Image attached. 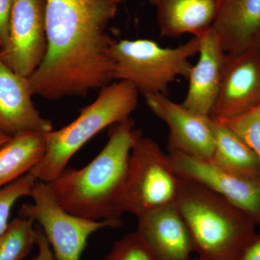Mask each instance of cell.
I'll return each instance as SVG.
<instances>
[{"label":"cell","instance_id":"obj_1","mask_svg":"<svg viewBox=\"0 0 260 260\" xmlns=\"http://www.w3.org/2000/svg\"><path fill=\"white\" fill-rule=\"evenodd\" d=\"M123 0H47V50L28 77L32 95L84 97L111 83L114 39L108 25Z\"/></svg>","mask_w":260,"mask_h":260},{"label":"cell","instance_id":"obj_2","mask_svg":"<svg viewBox=\"0 0 260 260\" xmlns=\"http://www.w3.org/2000/svg\"><path fill=\"white\" fill-rule=\"evenodd\" d=\"M141 131L131 118L109 127L105 147L88 165L68 168L48 183L67 211L93 220H121L119 199L132 148Z\"/></svg>","mask_w":260,"mask_h":260},{"label":"cell","instance_id":"obj_3","mask_svg":"<svg viewBox=\"0 0 260 260\" xmlns=\"http://www.w3.org/2000/svg\"><path fill=\"white\" fill-rule=\"evenodd\" d=\"M179 177L175 204L191 233L199 257L235 260L256 234L254 220L209 188Z\"/></svg>","mask_w":260,"mask_h":260},{"label":"cell","instance_id":"obj_4","mask_svg":"<svg viewBox=\"0 0 260 260\" xmlns=\"http://www.w3.org/2000/svg\"><path fill=\"white\" fill-rule=\"evenodd\" d=\"M138 94L131 83L124 80L102 88L97 99L83 108L73 122L44 134L45 154L30 172L38 181L54 180L68 167L73 155L95 135L129 119L138 105Z\"/></svg>","mask_w":260,"mask_h":260},{"label":"cell","instance_id":"obj_5","mask_svg":"<svg viewBox=\"0 0 260 260\" xmlns=\"http://www.w3.org/2000/svg\"><path fill=\"white\" fill-rule=\"evenodd\" d=\"M200 43V38L194 37L179 47L164 48L149 39H114L110 47L113 79L129 82L143 95H168L176 78L187 79L192 67L189 59L199 52Z\"/></svg>","mask_w":260,"mask_h":260},{"label":"cell","instance_id":"obj_6","mask_svg":"<svg viewBox=\"0 0 260 260\" xmlns=\"http://www.w3.org/2000/svg\"><path fill=\"white\" fill-rule=\"evenodd\" d=\"M179 177L174 172L168 154L154 140L137 137L119 199L121 214L137 218L175 203Z\"/></svg>","mask_w":260,"mask_h":260},{"label":"cell","instance_id":"obj_7","mask_svg":"<svg viewBox=\"0 0 260 260\" xmlns=\"http://www.w3.org/2000/svg\"><path fill=\"white\" fill-rule=\"evenodd\" d=\"M20 216L40 225L56 260H80L89 238L107 228H118L121 220H93L69 213L61 206L48 183L37 181Z\"/></svg>","mask_w":260,"mask_h":260},{"label":"cell","instance_id":"obj_8","mask_svg":"<svg viewBox=\"0 0 260 260\" xmlns=\"http://www.w3.org/2000/svg\"><path fill=\"white\" fill-rule=\"evenodd\" d=\"M177 176L203 184L247 214L260 226V178L247 177L219 167L210 160L169 152Z\"/></svg>","mask_w":260,"mask_h":260},{"label":"cell","instance_id":"obj_9","mask_svg":"<svg viewBox=\"0 0 260 260\" xmlns=\"http://www.w3.org/2000/svg\"><path fill=\"white\" fill-rule=\"evenodd\" d=\"M46 7L47 0H14L9 47L0 52V58L25 78L39 68L47 53Z\"/></svg>","mask_w":260,"mask_h":260},{"label":"cell","instance_id":"obj_10","mask_svg":"<svg viewBox=\"0 0 260 260\" xmlns=\"http://www.w3.org/2000/svg\"><path fill=\"white\" fill-rule=\"evenodd\" d=\"M260 104V54L252 47L227 54L218 99L210 118L223 121Z\"/></svg>","mask_w":260,"mask_h":260},{"label":"cell","instance_id":"obj_11","mask_svg":"<svg viewBox=\"0 0 260 260\" xmlns=\"http://www.w3.org/2000/svg\"><path fill=\"white\" fill-rule=\"evenodd\" d=\"M147 105L169 126V152L210 160L215 147L213 121L162 94L144 95Z\"/></svg>","mask_w":260,"mask_h":260},{"label":"cell","instance_id":"obj_12","mask_svg":"<svg viewBox=\"0 0 260 260\" xmlns=\"http://www.w3.org/2000/svg\"><path fill=\"white\" fill-rule=\"evenodd\" d=\"M138 218V235L155 260H191L194 242L175 203Z\"/></svg>","mask_w":260,"mask_h":260},{"label":"cell","instance_id":"obj_13","mask_svg":"<svg viewBox=\"0 0 260 260\" xmlns=\"http://www.w3.org/2000/svg\"><path fill=\"white\" fill-rule=\"evenodd\" d=\"M28 78L17 74L0 58V130L10 137L53 130L31 100Z\"/></svg>","mask_w":260,"mask_h":260},{"label":"cell","instance_id":"obj_14","mask_svg":"<svg viewBox=\"0 0 260 260\" xmlns=\"http://www.w3.org/2000/svg\"><path fill=\"white\" fill-rule=\"evenodd\" d=\"M199 38V59L191 67L182 104L195 114L210 117L220 91L226 52L212 27Z\"/></svg>","mask_w":260,"mask_h":260},{"label":"cell","instance_id":"obj_15","mask_svg":"<svg viewBox=\"0 0 260 260\" xmlns=\"http://www.w3.org/2000/svg\"><path fill=\"white\" fill-rule=\"evenodd\" d=\"M212 28L227 54L254 47L260 32V0H219Z\"/></svg>","mask_w":260,"mask_h":260},{"label":"cell","instance_id":"obj_16","mask_svg":"<svg viewBox=\"0 0 260 260\" xmlns=\"http://www.w3.org/2000/svg\"><path fill=\"white\" fill-rule=\"evenodd\" d=\"M219 0H158L157 21L160 37L191 34L200 37L213 26Z\"/></svg>","mask_w":260,"mask_h":260},{"label":"cell","instance_id":"obj_17","mask_svg":"<svg viewBox=\"0 0 260 260\" xmlns=\"http://www.w3.org/2000/svg\"><path fill=\"white\" fill-rule=\"evenodd\" d=\"M212 121L215 147L210 160L227 170L247 177L260 178V159L254 150L224 123Z\"/></svg>","mask_w":260,"mask_h":260},{"label":"cell","instance_id":"obj_18","mask_svg":"<svg viewBox=\"0 0 260 260\" xmlns=\"http://www.w3.org/2000/svg\"><path fill=\"white\" fill-rule=\"evenodd\" d=\"M46 151L44 134L27 133L13 137L0 148V189L30 172Z\"/></svg>","mask_w":260,"mask_h":260},{"label":"cell","instance_id":"obj_19","mask_svg":"<svg viewBox=\"0 0 260 260\" xmlns=\"http://www.w3.org/2000/svg\"><path fill=\"white\" fill-rule=\"evenodd\" d=\"M37 244V229L32 219H13L0 236V260H22Z\"/></svg>","mask_w":260,"mask_h":260},{"label":"cell","instance_id":"obj_20","mask_svg":"<svg viewBox=\"0 0 260 260\" xmlns=\"http://www.w3.org/2000/svg\"><path fill=\"white\" fill-rule=\"evenodd\" d=\"M37 179L30 172L24 174L0 189V236L9 224L10 213L15 203L24 197H30Z\"/></svg>","mask_w":260,"mask_h":260},{"label":"cell","instance_id":"obj_21","mask_svg":"<svg viewBox=\"0 0 260 260\" xmlns=\"http://www.w3.org/2000/svg\"><path fill=\"white\" fill-rule=\"evenodd\" d=\"M220 122L240 135L260 159V104L241 115Z\"/></svg>","mask_w":260,"mask_h":260},{"label":"cell","instance_id":"obj_22","mask_svg":"<svg viewBox=\"0 0 260 260\" xmlns=\"http://www.w3.org/2000/svg\"><path fill=\"white\" fill-rule=\"evenodd\" d=\"M104 260H155L137 232L116 241Z\"/></svg>","mask_w":260,"mask_h":260},{"label":"cell","instance_id":"obj_23","mask_svg":"<svg viewBox=\"0 0 260 260\" xmlns=\"http://www.w3.org/2000/svg\"><path fill=\"white\" fill-rule=\"evenodd\" d=\"M14 0H0V52L8 49L10 44V20Z\"/></svg>","mask_w":260,"mask_h":260},{"label":"cell","instance_id":"obj_24","mask_svg":"<svg viewBox=\"0 0 260 260\" xmlns=\"http://www.w3.org/2000/svg\"><path fill=\"white\" fill-rule=\"evenodd\" d=\"M235 260H260V234H256L243 246Z\"/></svg>","mask_w":260,"mask_h":260},{"label":"cell","instance_id":"obj_25","mask_svg":"<svg viewBox=\"0 0 260 260\" xmlns=\"http://www.w3.org/2000/svg\"><path fill=\"white\" fill-rule=\"evenodd\" d=\"M37 244L38 251L37 256L34 260H56L54 257V253L51 249L47 238L43 233L42 229L37 226Z\"/></svg>","mask_w":260,"mask_h":260},{"label":"cell","instance_id":"obj_26","mask_svg":"<svg viewBox=\"0 0 260 260\" xmlns=\"http://www.w3.org/2000/svg\"><path fill=\"white\" fill-rule=\"evenodd\" d=\"M11 138L12 137H10V135L5 134L0 130V148H3L7 143L10 141Z\"/></svg>","mask_w":260,"mask_h":260},{"label":"cell","instance_id":"obj_27","mask_svg":"<svg viewBox=\"0 0 260 260\" xmlns=\"http://www.w3.org/2000/svg\"><path fill=\"white\" fill-rule=\"evenodd\" d=\"M254 47H255L256 50L258 51V52L260 54V32L259 35H258L257 38H256V42L254 43Z\"/></svg>","mask_w":260,"mask_h":260},{"label":"cell","instance_id":"obj_28","mask_svg":"<svg viewBox=\"0 0 260 260\" xmlns=\"http://www.w3.org/2000/svg\"><path fill=\"white\" fill-rule=\"evenodd\" d=\"M149 3H150V4L155 5V6H156L157 3H158V0H148Z\"/></svg>","mask_w":260,"mask_h":260},{"label":"cell","instance_id":"obj_29","mask_svg":"<svg viewBox=\"0 0 260 260\" xmlns=\"http://www.w3.org/2000/svg\"><path fill=\"white\" fill-rule=\"evenodd\" d=\"M194 260H208V259H203V258L199 257V258H198V259H194Z\"/></svg>","mask_w":260,"mask_h":260}]
</instances>
